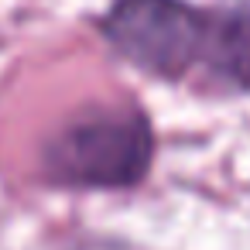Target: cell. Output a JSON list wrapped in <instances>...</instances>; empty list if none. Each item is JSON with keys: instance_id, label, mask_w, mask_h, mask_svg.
Returning a JSON list of instances; mask_svg holds the SVG:
<instances>
[{"instance_id": "cell-1", "label": "cell", "mask_w": 250, "mask_h": 250, "mask_svg": "<svg viewBox=\"0 0 250 250\" xmlns=\"http://www.w3.org/2000/svg\"><path fill=\"white\" fill-rule=\"evenodd\" d=\"M151 117L134 103H93L59 124L38 151L42 182L69 192H127L154 165Z\"/></svg>"}, {"instance_id": "cell-2", "label": "cell", "mask_w": 250, "mask_h": 250, "mask_svg": "<svg viewBox=\"0 0 250 250\" xmlns=\"http://www.w3.org/2000/svg\"><path fill=\"white\" fill-rule=\"evenodd\" d=\"M209 7L192 0H110L96 18L106 48L158 83H185L206 52Z\"/></svg>"}, {"instance_id": "cell-3", "label": "cell", "mask_w": 250, "mask_h": 250, "mask_svg": "<svg viewBox=\"0 0 250 250\" xmlns=\"http://www.w3.org/2000/svg\"><path fill=\"white\" fill-rule=\"evenodd\" d=\"M219 86L233 93H250V11H212L209 7V31L202 65Z\"/></svg>"}, {"instance_id": "cell-4", "label": "cell", "mask_w": 250, "mask_h": 250, "mask_svg": "<svg viewBox=\"0 0 250 250\" xmlns=\"http://www.w3.org/2000/svg\"><path fill=\"white\" fill-rule=\"evenodd\" d=\"M236 4H240V7H247V11H250V0H236Z\"/></svg>"}]
</instances>
